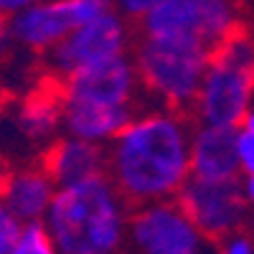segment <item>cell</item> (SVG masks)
Masks as SVG:
<instances>
[{
    "label": "cell",
    "mask_w": 254,
    "mask_h": 254,
    "mask_svg": "<svg viewBox=\"0 0 254 254\" xmlns=\"http://www.w3.org/2000/svg\"><path fill=\"white\" fill-rule=\"evenodd\" d=\"M190 125L176 112L135 117L115 137L107 176L127 203L173 201L190 178Z\"/></svg>",
    "instance_id": "obj_1"
},
{
    "label": "cell",
    "mask_w": 254,
    "mask_h": 254,
    "mask_svg": "<svg viewBox=\"0 0 254 254\" xmlns=\"http://www.w3.org/2000/svg\"><path fill=\"white\" fill-rule=\"evenodd\" d=\"M110 176L59 188L44 226L59 254H120L130 214Z\"/></svg>",
    "instance_id": "obj_2"
},
{
    "label": "cell",
    "mask_w": 254,
    "mask_h": 254,
    "mask_svg": "<svg viewBox=\"0 0 254 254\" xmlns=\"http://www.w3.org/2000/svg\"><path fill=\"white\" fill-rule=\"evenodd\" d=\"M254 92V44L237 28L214 51L196 97V115L208 127H237L249 112Z\"/></svg>",
    "instance_id": "obj_3"
},
{
    "label": "cell",
    "mask_w": 254,
    "mask_h": 254,
    "mask_svg": "<svg viewBox=\"0 0 254 254\" xmlns=\"http://www.w3.org/2000/svg\"><path fill=\"white\" fill-rule=\"evenodd\" d=\"M208 61L211 51L196 41L145 38L135 56V69L147 89L158 94L176 115H183L196 107Z\"/></svg>",
    "instance_id": "obj_4"
},
{
    "label": "cell",
    "mask_w": 254,
    "mask_h": 254,
    "mask_svg": "<svg viewBox=\"0 0 254 254\" xmlns=\"http://www.w3.org/2000/svg\"><path fill=\"white\" fill-rule=\"evenodd\" d=\"M239 28L234 5L221 0H155L142 18L145 38H186L214 51Z\"/></svg>",
    "instance_id": "obj_5"
},
{
    "label": "cell",
    "mask_w": 254,
    "mask_h": 254,
    "mask_svg": "<svg viewBox=\"0 0 254 254\" xmlns=\"http://www.w3.org/2000/svg\"><path fill=\"white\" fill-rule=\"evenodd\" d=\"M127 237L140 254H219L214 239H208L176 201L137 206L130 214Z\"/></svg>",
    "instance_id": "obj_6"
},
{
    "label": "cell",
    "mask_w": 254,
    "mask_h": 254,
    "mask_svg": "<svg viewBox=\"0 0 254 254\" xmlns=\"http://www.w3.org/2000/svg\"><path fill=\"white\" fill-rule=\"evenodd\" d=\"M176 203L208 239H224L234 234L247 219V198L239 178L231 181L188 178L186 186L178 190Z\"/></svg>",
    "instance_id": "obj_7"
},
{
    "label": "cell",
    "mask_w": 254,
    "mask_h": 254,
    "mask_svg": "<svg viewBox=\"0 0 254 254\" xmlns=\"http://www.w3.org/2000/svg\"><path fill=\"white\" fill-rule=\"evenodd\" d=\"M125 44H127V26L117 13L110 10L92 23L74 28L59 46L49 51V64L59 76L66 79L69 74L84 66L122 56Z\"/></svg>",
    "instance_id": "obj_8"
},
{
    "label": "cell",
    "mask_w": 254,
    "mask_h": 254,
    "mask_svg": "<svg viewBox=\"0 0 254 254\" xmlns=\"http://www.w3.org/2000/svg\"><path fill=\"white\" fill-rule=\"evenodd\" d=\"M137 81L140 76L135 61L122 54L69 74L61 84V97L64 102L97 104V107H132Z\"/></svg>",
    "instance_id": "obj_9"
},
{
    "label": "cell",
    "mask_w": 254,
    "mask_h": 254,
    "mask_svg": "<svg viewBox=\"0 0 254 254\" xmlns=\"http://www.w3.org/2000/svg\"><path fill=\"white\" fill-rule=\"evenodd\" d=\"M74 20L69 13V0L59 3H31L26 10L15 13L8 20V36L20 46L36 51L54 49L74 31Z\"/></svg>",
    "instance_id": "obj_10"
},
{
    "label": "cell",
    "mask_w": 254,
    "mask_h": 254,
    "mask_svg": "<svg viewBox=\"0 0 254 254\" xmlns=\"http://www.w3.org/2000/svg\"><path fill=\"white\" fill-rule=\"evenodd\" d=\"M234 127H198L190 137V178L231 181L239 176Z\"/></svg>",
    "instance_id": "obj_11"
},
{
    "label": "cell",
    "mask_w": 254,
    "mask_h": 254,
    "mask_svg": "<svg viewBox=\"0 0 254 254\" xmlns=\"http://www.w3.org/2000/svg\"><path fill=\"white\" fill-rule=\"evenodd\" d=\"M44 173L54 181L56 190L89 181L94 176H107V155L99 145L84 142L76 137L56 140L44 155Z\"/></svg>",
    "instance_id": "obj_12"
},
{
    "label": "cell",
    "mask_w": 254,
    "mask_h": 254,
    "mask_svg": "<svg viewBox=\"0 0 254 254\" xmlns=\"http://www.w3.org/2000/svg\"><path fill=\"white\" fill-rule=\"evenodd\" d=\"M54 196L56 186L44 173V168H28V171H18L8 176L5 188L0 193V203L26 226L46 219Z\"/></svg>",
    "instance_id": "obj_13"
},
{
    "label": "cell",
    "mask_w": 254,
    "mask_h": 254,
    "mask_svg": "<svg viewBox=\"0 0 254 254\" xmlns=\"http://www.w3.org/2000/svg\"><path fill=\"white\" fill-rule=\"evenodd\" d=\"M61 120L71 137L99 145L104 140H115L135 120V107H97V104L64 102Z\"/></svg>",
    "instance_id": "obj_14"
},
{
    "label": "cell",
    "mask_w": 254,
    "mask_h": 254,
    "mask_svg": "<svg viewBox=\"0 0 254 254\" xmlns=\"http://www.w3.org/2000/svg\"><path fill=\"white\" fill-rule=\"evenodd\" d=\"M64 115V97L59 94H33L23 112H20V125L31 137H46L56 130V125Z\"/></svg>",
    "instance_id": "obj_15"
},
{
    "label": "cell",
    "mask_w": 254,
    "mask_h": 254,
    "mask_svg": "<svg viewBox=\"0 0 254 254\" xmlns=\"http://www.w3.org/2000/svg\"><path fill=\"white\" fill-rule=\"evenodd\" d=\"M10 254H59L49 231L44 226V221H36V224H26L23 231H20V239L13 247Z\"/></svg>",
    "instance_id": "obj_16"
},
{
    "label": "cell",
    "mask_w": 254,
    "mask_h": 254,
    "mask_svg": "<svg viewBox=\"0 0 254 254\" xmlns=\"http://www.w3.org/2000/svg\"><path fill=\"white\" fill-rule=\"evenodd\" d=\"M20 231H23V224H20L10 211L0 203V254H10L13 247L20 239Z\"/></svg>",
    "instance_id": "obj_17"
},
{
    "label": "cell",
    "mask_w": 254,
    "mask_h": 254,
    "mask_svg": "<svg viewBox=\"0 0 254 254\" xmlns=\"http://www.w3.org/2000/svg\"><path fill=\"white\" fill-rule=\"evenodd\" d=\"M237 160L242 173L254 176V135L247 130L237 132Z\"/></svg>",
    "instance_id": "obj_18"
},
{
    "label": "cell",
    "mask_w": 254,
    "mask_h": 254,
    "mask_svg": "<svg viewBox=\"0 0 254 254\" xmlns=\"http://www.w3.org/2000/svg\"><path fill=\"white\" fill-rule=\"evenodd\" d=\"M155 5V0H122V3L117 5L122 10V15H130V18H145L147 13H150V8Z\"/></svg>",
    "instance_id": "obj_19"
},
{
    "label": "cell",
    "mask_w": 254,
    "mask_h": 254,
    "mask_svg": "<svg viewBox=\"0 0 254 254\" xmlns=\"http://www.w3.org/2000/svg\"><path fill=\"white\" fill-rule=\"evenodd\" d=\"M28 5V0H0V20H10L15 13L26 10Z\"/></svg>",
    "instance_id": "obj_20"
},
{
    "label": "cell",
    "mask_w": 254,
    "mask_h": 254,
    "mask_svg": "<svg viewBox=\"0 0 254 254\" xmlns=\"http://www.w3.org/2000/svg\"><path fill=\"white\" fill-rule=\"evenodd\" d=\"M224 254H254V247L247 237H231Z\"/></svg>",
    "instance_id": "obj_21"
},
{
    "label": "cell",
    "mask_w": 254,
    "mask_h": 254,
    "mask_svg": "<svg viewBox=\"0 0 254 254\" xmlns=\"http://www.w3.org/2000/svg\"><path fill=\"white\" fill-rule=\"evenodd\" d=\"M10 44V36H8V20H0V56L8 51Z\"/></svg>",
    "instance_id": "obj_22"
},
{
    "label": "cell",
    "mask_w": 254,
    "mask_h": 254,
    "mask_svg": "<svg viewBox=\"0 0 254 254\" xmlns=\"http://www.w3.org/2000/svg\"><path fill=\"white\" fill-rule=\"evenodd\" d=\"M242 186H244V198L249 203H254V176H247V181Z\"/></svg>",
    "instance_id": "obj_23"
},
{
    "label": "cell",
    "mask_w": 254,
    "mask_h": 254,
    "mask_svg": "<svg viewBox=\"0 0 254 254\" xmlns=\"http://www.w3.org/2000/svg\"><path fill=\"white\" fill-rule=\"evenodd\" d=\"M244 130L254 135V110H249V112H247V117H244Z\"/></svg>",
    "instance_id": "obj_24"
},
{
    "label": "cell",
    "mask_w": 254,
    "mask_h": 254,
    "mask_svg": "<svg viewBox=\"0 0 254 254\" xmlns=\"http://www.w3.org/2000/svg\"><path fill=\"white\" fill-rule=\"evenodd\" d=\"M8 171H5V163H3V158H0V193H3V188H5V181H8Z\"/></svg>",
    "instance_id": "obj_25"
}]
</instances>
